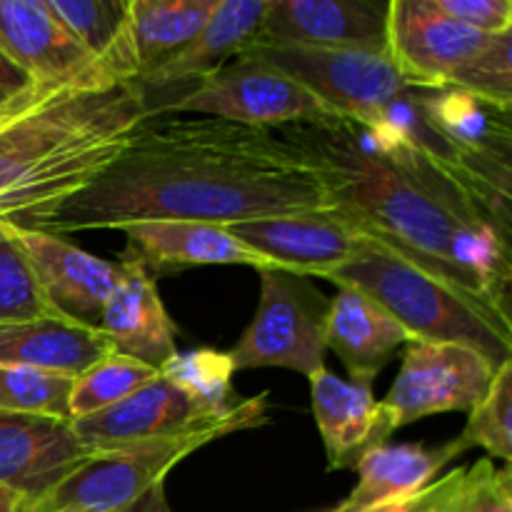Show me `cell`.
<instances>
[{"label":"cell","mask_w":512,"mask_h":512,"mask_svg":"<svg viewBox=\"0 0 512 512\" xmlns=\"http://www.w3.org/2000/svg\"><path fill=\"white\" fill-rule=\"evenodd\" d=\"M158 378L160 370L153 365H145L140 360L128 358V355L110 353L108 358L98 360L93 368H88L73 380L68 405L70 420L100 413V410L130 398Z\"/></svg>","instance_id":"f1b7e54d"},{"label":"cell","mask_w":512,"mask_h":512,"mask_svg":"<svg viewBox=\"0 0 512 512\" xmlns=\"http://www.w3.org/2000/svg\"><path fill=\"white\" fill-rule=\"evenodd\" d=\"M275 133L325 175L333 208L480 308L510 323V230L485 213L380 113L325 118Z\"/></svg>","instance_id":"7a4b0ae2"},{"label":"cell","mask_w":512,"mask_h":512,"mask_svg":"<svg viewBox=\"0 0 512 512\" xmlns=\"http://www.w3.org/2000/svg\"><path fill=\"white\" fill-rule=\"evenodd\" d=\"M238 55L278 70L315 95L330 115L355 123L375 120L408 88L388 53L375 50L250 43Z\"/></svg>","instance_id":"ba28073f"},{"label":"cell","mask_w":512,"mask_h":512,"mask_svg":"<svg viewBox=\"0 0 512 512\" xmlns=\"http://www.w3.org/2000/svg\"><path fill=\"white\" fill-rule=\"evenodd\" d=\"M410 335L388 310L358 288L338 285L330 300L328 348L343 360L353 383L370 385Z\"/></svg>","instance_id":"44dd1931"},{"label":"cell","mask_w":512,"mask_h":512,"mask_svg":"<svg viewBox=\"0 0 512 512\" xmlns=\"http://www.w3.org/2000/svg\"><path fill=\"white\" fill-rule=\"evenodd\" d=\"M330 298L313 278L260 270L258 313L230 350L233 370L288 368L310 378L325 368Z\"/></svg>","instance_id":"52a82bcc"},{"label":"cell","mask_w":512,"mask_h":512,"mask_svg":"<svg viewBox=\"0 0 512 512\" xmlns=\"http://www.w3.org/2000/svg\"><path fill=\"white\" fill-rule=\"evenodd\" d=\"M120 263L125 265V278L105 300L98 328L115 353L160 370V365L178 353L175 325L160 300L155 280L130 260Z\"/></svg>","instance_id":"ffe728a7"},{"label":"cell","mask_w":512,"mask_h":512,"mask_svg":"<svg viewBox=\"0 0 512 512\" xmlns=\"http://www.w3.org/2000/svg\"><path fill=\"white\" fill-rule=\"evenodd\" d=\"M10 230L23 248L53 313L70 323L98 328L105 300L125 278V265L85 253L45 230L18 225H10Z\"/></svg>","instance_id":"5bb4252c"},{"label":"cell","mask_w":512,"mask_h":512,"mask_svg":"<svg viewBox=\"0 0 512 512\" xmlns=\"http://www.w3.org/2000/svg\"><path fill=\"white\" fill-rule=\"evenodd\" d=\"M460 455L463 453L455 443L440 445V448L378 445L355 465L360 480L340 508L345 512H370L385 505L403 503L428 488L435 475Z\"/></svg>","instance_id":"cb8c5ba5"},{"label":"cell","mask_w":512,"mask_h":512,"mask_svg":"<svg viewBox=\"0 0 512 512\" xmlns=\"http://www.w3.org/2000/svg\"><path fill=\"white\" fill-rule=\"evenodd\" d=\"M460 453L485 448L490 460H512V360L495 370V378L485 398L470 410L468 425L453 440Z\"/></svg>","instance_id":"4dcf8cb0"},{"label":"cell","mask_w":512,"mask_h":512,"mask_svg":"<svg viewBox=\"0 0 512 512\" xmlns=\"http://www.w3.org/2000/svg\"><path fill=\"white\" fill-rule=\"evenodd\" d=\"M428 128L453 145L485 180L510 193V110L463 88H405Z\"/></svg>","instance_id":"4fadbf2b"},{"label":"cell","mask_w":512,"mask_h":512,"mask_svg":"<svg viewBox=\"0 0 512 512\" xmlns=\"http://www.w3.org/2000/svg\"><path fill=\"white\" fill-rule=\"evenodd\" d=\"M243 400L230 413L215 415L200 408L190 395L175 388L173 383L158 378L130 398L120 400L100 413L70 420V430L90 450H110L140 443V440L173 438V435L223 423L243 408Z\"/></svg>","instance_id":"9a60e30c"},{"label":"cell","mask_w":512,"mask_h":512,"mask_svg":"<svg viewBox=\"0 0 512 512\" xmlns=\"http://www.w3.org/2000/svg\"><path fill=\"white\" fill-rule=\"evenodd\" d=\"M330 280L363 290L408 330L410 340L465 345L495 368L512 360V323L375 240H360L353 258Z\"/></svg>","instance_id":"277c9868"},{"label":"cell","mask_w":512,"mask_h":512,"mask_svg":"<svg viewBox=\"0 0 512 512\" xmlns=\"http://www.w3.org/2000/svg\"><path fill=\"white\" fill-rule=\"evenodd\" d=\"M225 228L273 268L325 280L353 258L365 238L335 208L243 220Z\"/></svg>","instance_id":"7c38bea8"},{"label":"cell","mask_w":512,"mask_h":512,"mask_svg":"<svg viewBox=\"0 0 512 512\" xmlns=\"http://www.w3.org/2000/svg\"><path fill=\"white\" fill-rule=\"evenodd\" d=\"M33 85H35L33 80H30L28 75H25L23 70H20L18 65L3 53V50H0V88L18 95V93H25L28 88H33Z\"/></svg>","instance_id":"836d02e7"},{"label":"cell","mask_w":512,"mask_h":512,"mask_svg":"<svg viewBox=\"0 0 512 512\" xmlns=\"http://www.w3.org/2000/svg\"><path fill=\"white\" fill-rule=\"evenodd\" d=\"M13 98H15L13 93H8V90H3V88H0V108H3V105H8L10 100H13Z\"/></svg>","instance_id":"d590c367"},{"label":"cell","mask_w":512,"mask_h":512,"mask_svg":"<svg viewBox=\"0 0 512 512\" xmlns=\"http://www.w3.org/2000/svg\"><path fill=\"white\" fill-rule=\"evenodd\" d=\"M73 375L35 368H0V413L38 415L70 423Z\"/></svg>","instance_id":"f546056e"},{"label":"cell","mask_w":512,"mask_h":512,"mask_svg":"<svg viewBox=\"0 0 512 512\" xmlns=\"http://www.w3.org/2000/svg\"><path fill=\"white\" fill-rule=\"evenodd\" d=\"M50 13L113 75L115 83H138L130 0H45Z\"/></svg>","instance_id":"d4e9b609"},{"label":"cell","mask_w":512,"mask_h":512,"mask_svg":"<svg viewBox=\"0 0 512 512\" xmlns=\"http://www.w3.org/2000/svg\"><path fill=\"white\" fill-rule=\"evenodd\" d=\"M388 3L390 0H270L250 43L385 53Z\"/></svg>","instance_id":"2e32d148"},{"label":"cell","mask_w":512,"mask_h":512,"mask_svg":"<svg viewBox=\"0 0 512 512\" xmlns=\"http://www.w3.org/2000/svg\"><path fill=\"white\" fill-rule=\"evenodd\" d=\"M153 512H165V510H163V508H158V510H153Z\"/></svg>","instance_id":"74e56055"},{"label":"cell","mask_w":512,"mask_h":512,"mask_svg":"<svg viewBox=\"0 0 512 512\" xmlns=\"http://www.w3.org/2000/svg\"><path fill=\"white\" fill-rule=\"evenodd\" d=\"M115 353L100 328L65 318L0 323V368H35L78 378Z\"/></svg>","instance_id":"7402d4cb"},{"label":"cell","mask_w":512,"mask_h":512,"mask_svg":"<svg viewBox=\"0 0 512 512\" xmlns=\"http://www.w3.org/2000/svg\"><path fill=\"white\" fill-rule=\"evenodd\" d=\"M268 393L245 398L233 418L173 438L140 440L110 450H95L70 470L50 493L20 512H135L160 495L165 475L203 445L265 423Z\"/></svg>","instance_id":"8992f818"},{"label":"cell","mask_w":512,"mask_h":512,"mask_svg":"<svg viewBox=\"0 0 512 512\" xmlns=\"http://www.w3.org/2000/svg\"><path fill=\"white\" fill-rule=\"evenodd\" d=\"M270 0H218V8L200 28V33L180 50L178 55L155 68L138 83L148 88H168V85L195 80L215 73L235 58L258 33Z\"/></svg>","instance_id":"603a6c76"},{"label":"cell","mask_w":512,"mask_h":512,"mask_svg":"<svg viewBox=\"0 0 512 512\" xmlns=\"http://www.w3.org/2000/svg\"><path fill=\"white\" fill-rule=\"evenodd\" d=\"M93 453L65 420L0 413V485L15 490L23 505L50 493Z\"/></svg>","instance_id":"ac0fdd59"},{"label":"cell","mask_w":512,"mask_h":512,"mask_svg":"<svg viewBox=\"0 0 512 512\" xmlns=\"http://www.w3.org/2000/svg\"><path fill=\"white\" fill-rule=\"evenodd\" d=\"M385 53L408 88H463L510 110L512 33L468 28L433 0H390Z\"/></svg>","instance_id":"5b68a950"},{"label":"cell","mask_w":512,"mask_h":512,"mask_svg":"<svg viewBox=\"0 0 512 512\" xmlns=\"http://www.w3.org/2000/svg\"><path fill=\"white\" fill-rule=\"evenodd\" d=\"M448 18L490 35L512 33L510 0H433Z\"/></svg>","instance_id":"d6a6232c"},{"label":"cell","mask_w":512,"mask_h":512,"mask_svg":"<svg viewBox=\"0 0 512 512\" xmlns=\"http://www.w3.org/2000/svg\"><path fill=\"white\" fill-rule=\"evenodd\" d=\"M0 50L35 85L75 90L123 85L65 30L45 0H0Z\"/></svg>","instance_id":"8fae6325"},{"label":"cell","mask_w":512,"mask_h":512,"mask_svg":"<svg viewBox=\"0 0 512 512\" xmlns=\"http://www.w3.org/2000/svg\"><path fill=\"white\" fill-rule=\"evenodd\" d=\"M418 512H512L510 468H495L483 458L453 470L413 495Z\"/></svg>","instance_id":"4316f807"},{"label":"cell","mask_w":512,"mask_h":512,"mask_svg":"<svg viewBox=\"0 0 512 512\" xmlns=\"http://www.w3.org/2000/svg\"><path fill=\"white\" fill-rule=\"evenodd\" d=\"M313 415L328 453V470H348L360 463L365 453L395 433L383 403L375 400L365 383L340 380L328 368L310 375Z\"/></svg>","instance_id":"d6986e66"},{"label":"cell","mask_w":512,"mask_h":512,"mask_svg":"<svg viewBox=\"0 0 512 512\" xmlns=\"http://www.w3.org/2000/svg\"><path fill=\"white\" fill-rule=\"evenodd\" d=\"M125 245L120 260L140 265L150 278L175 275L203 265H248L275 270L263 255L245 248L225 225L195 220H138L123 225Z\"/></svg>","instance_id":"e0dca14e"},{"label":"cell","mask_w":512,"mask_h":512,"mask_svg":"<svg viewBox=\"0 0 512 512\" xmlns=\"http://www.w3.org/2000/svg\"><path fill=\"white\" fill-rule=\"evenodd\" d=\"M160 113H198L263 130L335 118L295 80L243 55H235V60L200 78L188 93L150 115Z\"/></svg>","instance_id":"9c48e42d"},{"label":"cell","mask_w":512,"mask_h":512,"mask_svg":"<svg viewBox=\"0 0 512 512\" xmlns=\"http://www.w3.org/2000/svg\"><path fill=\"white\" fill-rule=\"evenodd\" d=\"M495 365L453 343L410 340L393 388L380 400L395 430L440 413H470L495 378Z\"/></svg>","instance_id":"30bf717a"},{"label":"cell","mask_w":512,"mask_h":512,"mask_svg":"<svg viewBox=\"0 0 512 512\" xmlns=\"http://www.w3.org/2000/svg\"><path fill=\"white\" fill-rule=\"evenodd\" d=\"M328 208L325 175L275 130L148 115L88 188L30 230L60 235L138 220L233 225Z\"/></svg>","instance_id":"6da1fadb"},{"label":"cell","mask_w":512,"mask_h":512,"mask_svg":"<svg viewBox=\"0 0 512 512\" xmlns=\"http://www.w3.org/2000/svg\"><path fill=\"white\" fill-rule=\"evenodd\" d=\"M233 375L235 370L228 353L210 348L175 353L168 363L160 365V378L173 383L175 388L190 395L200 408L215 415L230 413L243 400L235 395Z\"/></svg>","instance_id":"83f0119b"},{"label":"cell","mask_w":512,"mask_h":512,"mask_svg":"<svg viewBox=\"0 0 512 512\" xmlns=\"http://www.w3.org/2000/svg\"><path fill=\"white\" fill-rule=\"evenodd\" d=\"M25 500L20 498L15 490L5 488V485H0V512H20L23 508Z\"/></svg>","instance_id":"e575fe53"},{"label":"cell","mask_w":512,"mask_h":512,"mask_svg":"<svg viewBox=\"0 0 512 512\" xmlns=\"http://www.w3.org/2000/svg\"><path fill=\"white\" fill-rule=\"evenodd\" d=\"M330 512H345L343 508H335V510H330Z\"/></svg>","instance_id":"8d00e7d4"},{"label":"cell","mask_w":512,"mask_h":512,"mask_svg":"<svg viewBox=\"0 0 512 512\" xmlns=\"http://www.w3.org/2000/svg\"><path fill=\"white\" fill-rule=\"evenodd\" d=\"M215 8L218 0H130L140 78L178 55L208 23Z\"/></svg>","instance_id":"484cf974"},{"label":"cell","mask_w":512,"mask_h":512,"mask_svg":"<svg viewBox=\"0 0 512 512\" xmlns=\"http://www.w3.org/2000/svg\"><path fill=\"white\" fill-rule=\"evenodd\" d=\"M60 318L45 300L38 278L8 223H0V323Z\"/></svg>","instance_id":"1f68e13d"},{"label":"cell","mask_w":512,"mask_h":512,"mask_svg":"<svg viewBox=\"0 0 512 512\" xmlns=\"http://www.w3.org/2000/svg\"><path fill=\"white\" fill-rule=\"evenodd\" d=\"M153 113L140 83L33 85L0 108V223L33 228L88 188Z\"/></svg>","instance_id":"3957f363"}]
</instances>
